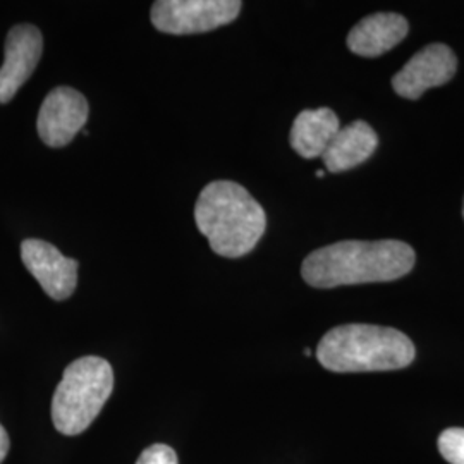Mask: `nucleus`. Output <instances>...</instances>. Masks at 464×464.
I'll list each match as a JSON object with an SVG mask.
<instances>
[{
  "label": "nucleus",
  "instance_id": "nucleus-1",
  "mask_svg": "<svg viewBox=\"0 0 464 464\" xmlns=\"http://www.w3.org/2000/svg\"><path fill=\"white\" fill-rule=\"evenodd\" d=\"M415 260L413 248L396 239L339 241L310 253L301 276L318 289L396 281L413 270Z\"/></svg>",
  "mask_w": 464,
  "mask_h": 464
},
{
  "label": "nucleus",
  "instance_id": "nucleus-2",
  "mask_svg": "<svg viewBox=\"0 0 464 464\" xmlns=\"http://www.w3.org/2000/svg\"><path fill=\"white\" fill-rule=\"evenodd\" d=\"M195 220L214 253L226 258L248 255L266 227L262 205L241 184L231 181L205 186L197 199Z\"/></svg>",
  "mask_w": 464,
  "mask_h": 464
},
{
  "label": "nucleus",
  "instance_id": "nucleus-3",
  "mask_svg": "<svg viewBox=\"0 0 464 464\" xmlns=\"http://www.w3.org/2000/svg\"><path fill=\"white\" fill-rule=\"evenodd\" d=\"M415 344L396 329L348 324L327 332L316 348V358L335 373L391 372L411 365Z\"/></svg>",
  "mask_w": 464,
  "mask_h": 464
},
{
  "label": "nucleus",
  "instance_id": "nucleus-4",
  "mask_svg": "<svg viewBox=\"0 0 464 464\" xmlns=\"http://www.w3.org/2000/svg\"><path fill=\"white\" fill-rule=\"evenodd\" d=\"M114 389L112 366L99 356H84L67 366L52 399V421L63 435L83 433L100 415Z\"/></svg>",
  "mask_w": 464,
  "mask_h": 464
},
{
  "label": "nucleus",
  "instance_id": "nucleus-5",
  "mask_svg": "<svg viewBox=\"0 0 464 464\" xmlns=\"http://www.w3.org/2000/svg\"><path fill=\"white\" fill-rule=\"evenodd\" d=\"M241 7L237 0H160L151 7V23L164 34H203L232 23Z\"/></svg>",
  "mask_w": 464,
  "mask_h": 464
},
{
  "label": "nucleus",
  "instance_id": "nucleus-6",
  "mask_svg": "<svg viewBox=\"0 0 464 464\" xmlns=\"http://www.w3.org/2000/svg\"><path fill=\"white\" fill-rule=\"evenodd\" d=\"M88 112V102L80 92L69 86L52 90L44 100L36 121L42 141L53 149L66 147L83 130Z\"/></svg>",
  "mask_w": 464,
  "mask_h": 464
},
{
  "label": "nucleus",
  "instance_id": "nucleus-7",
  "mask_svg": "<svg viewBox=\"0 0 464 464\" xmlns=\"http://www.w3.org/2000/svg\"><path fill=\"white\" fill-rule=\"evenodd\" d=\"M458 69L456 53L444 44H431L416 52L392 78L399 97L418 100L433 86L449 83Z\"/></svg>",
  "mask_w": 464,
  "mask_h": 464
},
{
  "label": "nucleus",
  "instance_id": "nucleus-8",
  "mask_svg": "<svg viewBox=\"0 0 464 464\" xmlns=\"http://www.w3.org/2000/svg\"><path fill=\"white\" fill-rule=\"evenodd\" d=\"M21 260L44 291L55 301L69 298L78 285V262L64 256L42 239H26L21 245Z\"/></svg>",
  "mask_w": 464,
  "mask_h": 464
},
{
  "label": "nucleus",
  "instance_id": "nucleus-9",
  "mask_svg": "<svg viewBox=\"0 0 464 464\" xmlns=\"http://www.w3.org/2000/svg\"><path fill=\"white\" fill-rule=\"evenodd\" d=\"M44 50V38L36 26L17 24L5 40V57L0 67V103L16 97L19 88L30 80Z\"/></svg>",
  "mask_w": 464,
  "mask_h": 464
},
{
  "label": "nucleus",
  "instance_id": "nucleus-10",
  "mask_svg": "<svg viewBox=\"0 0 464 464\" xmlns=\"http://www.w3.org/2000/svg\"><path fill=\"white\" fill-rule=\"evenodd\" d=\"M410 24L396 13H377L362 19L348 34V47L362 57H377L406 38Z\"/></svg>",
  "mask_w": 464,
  "mask_h": 464
},
{
  "label": "nucleus",
  "instance_id": "nucleus-11",
  "mask_svg": "<svg viewBox=\"0 0 464 464\" xmlns=\"http://www.w3.org/2000/svg\"><path fill=\"white\" fill-rule=\"evenodd\" d=\"M379 145V136L365 121H354L339 130L322 159L329 172H344L366 162Z\"/></svg>",
  "mask_w": 464,
  "mask_h": 464
},
{
  "label": "nucleus",
  "instance_id": "nucleus-12",
  "mask_svg": "<svg viewBox=\"0 0 464 464\" xmlns=\"http://www.w3.org/2000/svg\"><path fill=\"white\" fill-rule=\"evenodd\" d=\"M339 130V117L331 109L303 111L291 130V147L303 159L322 157Z\"/></svg>",
  "mask_w": 464,
  "mask_h": 464
},
{
  "label": "nucleus",
  "instance_id": "nucleus-13",
  "mask_svg": "<svg viewBox=\"0 0 464 464\" xmlns=\"http://www.w3.org/2000/svg\"><path fill=\"white\" fill-rule=\"evenodd\" d=\"M439 450L450 464H464V429H448L439 437Z\"/></svg>",
  "mask_w": 464,
  "mask_h": 464
},
{
  "label": "nucleus",
  "instance_id": "nucleus-14",
  "mask_svg": "<svg viewBox=\"0 0 464 464\" xmlns=\"http://www.w3.org/2000/svg\"><path fill=\"white\" fill-rule=\"evenodd\" d=\"M136 464H179L178 463V454L174 449L169 448L166 444H155L150 446L141 452Z\"/></svg>",
  "mask_w": 464,
  "mask_h": 464
},
{
  "label": "nucleus",
  "instance_id": "nucleus-15",
  "mask_svg": "<svg viewBox=\"0 0 464 464\" xmlns=\"http://www.w3.org/2000/svg\"><path fill=\"white\" fill-rule=\"evenodd\" d=\"M9 448H11L9 435H7L5 429L0 425V463L7 458V454H9Z\"/></svg>",
  "mask_w": 464,
  "mask_h": 464
},
{
  "label": "nucleus",
  "instance_id": "nucleus-16",
  "mask_svg": "<svg viewBox=\"0 0 464 464\" xmlns=\"http://www.w3.org/2000/svg\"><path fill=\"white\" fill-rule=\"evenodd\" d=\"M324 174H325L324 170H316V178H324Z\"/></svg>",
  "mask_w": 464,
  "mask_h": 464
},
{
  "label": "nucleus",
  "instance_id": "nucleus-17",
  "mask_svg": "<svg viewBox=\"0 0 464 464\" xmlns=\"http://www.w3.org/2000/svg\"><path fill=\"white\" fill-rule=\"evenodd\" d=\"M304 356H312V351L308 348L304 349Z\"/></svg>",
  "mask_w": 464,
  "mask_h": 464
},
{
  "label": "nucleus",
  "instance_id": "nucleus-18",
  "mask_svg": "<svg viewBox=\"0 0 464 464\" xmlns=\"http://www.w3.org/2000/svg\"><path fill=\"white\" fill-rule=\"evenodd\" d=\"M463 217H464V207H463Z\"/></svg>",
  "mask_w": 464,
  "mask_h": 464
}]
</instances>
